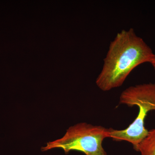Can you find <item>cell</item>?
<instances>
[{"label": "cell", "mask_w": 155, "mask_h": 155, "mask_svg": "<svg viewBox=\"0 0 155 155\" xmlns=\"http://www.w3.org/2000/svg\"><path fill=\"white\" fill-rule=\"evenodd\" d=\"M108 128L85 122L78 123L67 130L64 136L49 142L42 147V151L61 149L67 153L71 151L81 152L86 155H107L102 146L108 137Z\"/></svg>", "instance_id": "3"}, {"label": "cell", "mask_w": 155, "mask_h": 155, "mask_svg": "<svg viewBox=\"0 0 155 155\" xmlns=\"http://www.w3.org/2000/svg\"><path fill=\"white\" fill-rule=\"evenodd\" d=\"M155 57L152 49L133 28L122 30L110 44L96 81L97 86L104 91L122 86L134 69L143 63H150Z\"/></svg>", "instance_id": "1"}, {"label": "cell", "mask_w": 155, "mask_h": 155, "mask_svg": "<svg viewBox=\"0 0 155 155\" xmlns=\"http://www.w3.org/2000/svg\"><path fill=\"white\" fill-rule=\"evenodd\" d=\"M150 64H151L152 65L154 69V70H155V57L154 58V59H153L152 61L151 62Z\"/></svg>", "instance_id": "5"}, {"label": "cell", "mask_w": 155, "mask_h": 155, "mask_svg": "<svg viewBox=\"0 0 155 155\" xmlns=\"http://www.w3.org/2000/svg\"><path fill=\"white\" fill-rule=\"evenodd\" d=\"M119 103L129 107L137 106L138 115L125 129L108 128V137L114 141L128 142L137 150L148 133L144 125L147 114L150 111H155V84H143L127 87L120 94Z\"/></svg>", "instance_id": "2"}, {"label": "cell", "mask_w": 155, "mask_h": 155, "mask_svg": "<svg viewBox=\"0 0 155 155\" xmlns=\"http://www.w3.org/2000/svg\"><path fill=\"white\" fill-rule=\"evenodd\" d=\"M136 151L140 152L141 155H155V128L149 130Z\"/></svg>", "instance_id": "4"}]
</instances>
